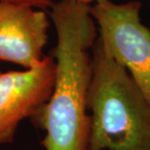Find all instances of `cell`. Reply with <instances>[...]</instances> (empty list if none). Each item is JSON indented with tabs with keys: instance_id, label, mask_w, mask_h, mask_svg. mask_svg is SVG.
Here are the masks:
<instances>
[{
	"instance_id": "277c9868",
	"label": "cell",
	"mask_w": 150,
	"mask_h": 150,
	"mask_svg": "<svg viewBox=\"0 0 150 150\" xmlns=\"http://www.w3.org/2000/svg\"><path fill=\"white\" fill-rule=\"evenodd\" d=\"M56 64L46 56L40 64L25 70L0 71V144L14 140L20 123L33 118L53 93Z\"/></svg>"
},
{
	"instance_id": "7a4b0ae2",
	"label": "cell",
	"mask_w": 150,
	"mask_h": 150,
	"mask_svg": "<svg viewBox=\"0 0 150 150\" xmlns=\"http://www.w3.org/2000/svg\"><path fill=\"white\" fill-rule=\"evenodd\" d=\"M88 94V150H150V101L97 38Z\"/></svg>"
},
{
	"instance_id": "6da1fadb",
	"label": "cell",
	"mask_w": 150,
	"mask_h": 150,
	"mask_svg": "<svg viewBox=\"0 0 150 150\" xmlns=\"http://www.w3.org/2000/svg\"><path fill=\"white\" fill-rule=\"evenodd\" d=\"M57 32L53 51L55 84L47 103L33 117L46 132L45 150H88L90 115L88 94L92 81L89 49L97 40V28L90 5L61 0L51 7Z\"/></svg>"
},
{
	"instance_id": "3957f363",
	"label": "cell",
	"mask_w": 150,
	"mask_h": 150,
	"mask_svg": "<svg viewBox=\"0 0 150 150\" xmlns=\"http://www.w3.org/2000/svg\"><path fill=\"white\" fill-rule=\"evenodd\" d=\"M142 3H95L90 11L104 49L123 65L150 101V28L140 21Z\"/></svg>"
},
{
	"instance_id": "5b68a950",
	"label": "cell",
	"mask_w": 150,
	"mask_h": 150,
	"mask_svg": "<svg viewBox=\"0 0 150 150\" xmlns=\"http://www.w3.org/2000/svg\"><path fill=\"white\" fill-rule=\"evenodd\" d=\"M50 22L43 9L13 1H0V61L25 69L44 61Z\"/></svg>"
},
{
	"instance_id": "8992f818",
	"label": "cell",
	"mask_w": 150,
	"mask_h": 150,
	"mask_svg": "<svg viewBox=\"0 0 150 150\" xmlns=\"http://www.w3.org/2000/svg\"><path fill=\"white\" fill-rule=\"evenodd\" d=\"M0 1H13V2H20L28 4L39 9H45V8H51L54 4L53 0H0Z\"/></svg>"
},
{
	"instance_id": "52a82bcc",
	"label": "cell",
	"mask_w": 150,
	"mask_h": 150,
	"mask_svg": "<svg viewBox=\"0 0 150 150\" xmlns=\"http://www.w3.org/2000/svg\"><path fill=\"white\" fill-rule=\"evenodd\" d=\"M68 1H73V2H77V3H81V4H85V5H90L92 3H100L103 1H105V0H68Z\"/></svg>"
}]
</instances>
